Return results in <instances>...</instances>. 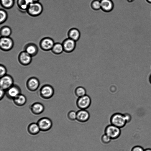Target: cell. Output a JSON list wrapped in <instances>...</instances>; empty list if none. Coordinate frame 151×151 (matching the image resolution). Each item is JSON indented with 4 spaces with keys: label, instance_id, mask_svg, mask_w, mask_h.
<instances>
[{
    "label": "cell",
    "instance_id": "6da1fadb",
    "mask_svg": "<svg viewBox=\"0 0 151 151\" xmlns=\"http://www.w3.org/2000/svg\"><path fill=\"white\" fill-rule=\"evenodd\" d=\"M110 122L111 124L120 128L124 127L127 123L124 114L118 112L111 116Z\"/></svg>",
    "mask_w": 151,
    "mask_h": 151
},
{
    "label": "cell",
    "instance_id": "7a4b0ae2",
    "mask_svg": "<svg viewBox=\"0 0 151 151\" xmlns=\"http://www.w3.org/2000/svg\"><path fill=\"white\" fill-rule=\"evenodd\" d=\"M43 10L42 4L38 2L30 3L26 12L30 16L37 17L40 15Z\"/></svg>",
    "mask_w": 151,
    "mask_h": 151
},
{
    "label": "cell",
    "instance_id": "3957f363",
    "mask_svg": "<svg viewBox=\"0 0 151 151\" xmlns=\"http://www.w3.org/2000/svg\"><path fill=\"white\" fill-rule=\"evenodd\" d=\"M121 128L111 124L106 126L104 129V133L111 139L118 138L121 135Z\"/></svg>",
    "mask_w": 151,
    "mask_h": 151
},
{
    "label": "cell",
    "instance_id": "277c9868",
    "mask_svg": "<svg viewBox=\"0 0 151 151\" xmlns=\"http://www.w3.org/2000/svg\"><path fill=\"white\" fill-rule=\"evenodd\" d=\"M91 102L90 97L86 94L78 98L76 102V104L77 107L80 109H86L90 107Z\"/></svg>",
    "mask_w": 151,
    "mask_h": 151
},
{
    "label": "cell",
    "instance_id": "5b68a950",
    "mask_svg": "<svg viewBox=\"0 0 151 151\" xmlns=\"http://www.w3.org/2000/svg\"><path fill=\"white\" fill-rule=\"evenodd\" d=\"M14 46V42L9 37H1L0 48L2 50L8 51L11 50Z\"/></svg>",
    "mask_w": 151,
    "mask_h": 151
},
{
    "label": "cell",
    "instance_id": "8992f818",
    "mask_svg": "<svg viewBox=\"0 0 151 151\" xmlns=\"http://www.w3.org/2000/svg\"><path fill=\"white\" fill-rule=\"evenodd\" d=\"M37 123L40 131L43 132H46L50 130L52 125V121L47 117H43L40 119Z\"/></svg>",
    "mask_w": 151,
    "mask_h": 151
},
{
    "label": "cell",
    "instance_id": "52a82bcc",
    "mask_svg": "<svg viewBox=\"0 0 151 151\" xmlns=\"http://www.w3.org/2000/svg\"><path fill=\"white\" fill-rule=\"evenodd\" d=\"M54 93L52 87L49 85L42 86L40 91V96L43 99H48L51 98Z\"/></svg>",
    "mask_w": 151,
    "mask_h": 151
},
{
    "label": "cell",
    "instance_id": "ba28073f",
    "mask_svg": "<svg viewBox=\"0 0 151 151\" xmlns=\"http://www.w3.org/2000/svg\"><path fill=\"white\" fill-rule=\"evenodd\" d=\"M0 78L1 88L6 91L14 85L13 79L11 76L6 74Z\"/></svg>",
    "mask_w": 151,
    "mask_h": 151
},
{
    "label": "cell",
    "instance_id": "9c48e42d",
    "mask_svg": "<svg viewBox=\"0 0 151 151\" xmlns=\"http://www.w3.org/2000/svg\"><path fill=\"white\" fill-rule=\"evenodd\" d=\"M55 43L52 38L49 37H45L41 40L39 45L42 50L48 51L51 50Z\"/></svg>",
    "mask_w": 151,
    "mask_h": 151
},
{
    "label": "cell",
    "instance_id": "30bf717a",
    "mask_svg": "<svg viewBox=\"0 0 151 151\" xmlns=\"http://www.w3.org/2000/svg\"><path fill=\"white\" fill-rule=\"evenodd\" d=\"M32 56L24 50L21 52L18 56L19 63L22 65L26 66L31 62Z\"/></svg>",
    "mask_w": 151,
    "mask_h": 151
},
{
    "label": "cell",
    "instance_id": "8fae6325",
    "mask_svg": "<svg viewBox=\"0 0 151 151\" xmlns=\"http://www.w3.org/2000/svg\"><path fill=\"white\" fill-rule=\"evenodd\" d=\"M21 93V90L19 86L13 85L6 91V94L9 99H13Z\"/></svg>",
    "mask_w": 151,
    "mask_h": 151
},
{
    "label": "cell",
    "instance_id": "7c38bea8",
    "mask_svg": "<svg viewBox=\"0 0 151 151\" xmlns=\"http://www.w3.org/2000/svg\"><path fill=\"white\" fill-rule=\"evenodd\" d=\"M62 44L64 49V52L68 53L72 52L74 49L76 45V42L69 38L64 40Z\"/></svg>",
    "mask_w": 151,
    "mask_h": 151
},
{
    "label": "cell",
    "instance_id": "4fadbf2b",
    "mask_svg": "<svg viewBox=\"0 0 151 151\" xmlns=\"http://www.w3.org/2000/svg\"><path fill=\"white\" fill-rule=\"evenodd\" d=\"M40 86V82L38 79L34 77L29 78L27 81L26 86L28 89L31 91H36Z\"/></svg>",
    "mask_w": 151,
    "mask_h": 151
},
{
    "label": "cell",
    "instance_id": "5bb4252c",
    "mask_svg": "<svg viewBox=\"0 0 151 151\" xmlns=\"http://www.w3.org/2000/svg\"><path fill=\"white\" fill-rule=\"evenodd\" d=\"M90 117V114L86 109H80L77 112L76 120L79 122H85L88 121Z\"/></svg>",
    "mask_w": 151,
    "mask_h": 151
},
{
    "label": "cell",
    "instance_id": "9a60e30c",
    "mask_svg": "<svg viewBox=\"0 0 151 151\" xmlns=\"http://www.w3.org/2000/svg\"><path fill=\"white\" fill-rule=\"evenodd\" d=\"M24 50L32 57H33L35 56L38 53V49L35 44L33 43H27L24 46Z\"/></svg>",
    "mask_w": 151,
    "mask_h": 151
},
{
    "label": "cell",
    "instance_id": "2e32d148",
    "mask_svg": "<svg viewBox=\"0 0 151 151\" xmlns=\"http://www.w3.org/2000/svg\"><path fill=\"white\" fill-rule=\"evenodd\" d=\"M44 110V106L42 104L36 102L33 104L31 107L32 112L35 115H39L43 112Z\"/></svg>",
    "mask_w": 151,
    "mask_h": 151
},
{
    "label": "cell",
    "instance_id": "e0dca14e",
    "mask_svg": "<svg viewBox=\"0 0 151 151\" xmlns=\"http://www.w3.org/2000/svg\"><path fill=\"white\" fill-rule=\"evenodd\" d=\"M101 9L106 12L111 11L114 6L113 3L111 0H100Z\"/></svg>",
    "mask_w": 151,
    "mask_h": 151
},
{
    "label": "cell",
    "instance_id": "ac0fdd59",
    "mask_svg": "<svg viewBox=\"0 0 151 151\" xmlns=\"http://www.w3.org/2000/svg\"><path fill=\"white\" fill-rule=\"evenodd\" d=\"M28 133L32 135H36L40 131V128L37 123H32L30 124L27 127Z\"/></svg>",
    "mask_w": 151,
    "mask_h": 151
},
{
    "label": "cell",
    "instance_id": "d6986e66",
    "mask_svg": "<svg viewBox=\"0 0 151 151\" xmlns=\"http://www.w3.org/2000/svg\"><path fill=\"white\" fill-rule=\"evenodd\" d=\"M13 100L14 104L18 106H22L24 105L27 101V99L25 96L21 93Z\"/></svg>",
    "mask_w": 151,
    "mask_h": 151
},
{
    "label": "cell",
    "instance_id": "ffe728a7",
    "mask_svg": "<svg viewBox=\"0 0 151 151\" xmlns=\"http://www.w3.org/2000/svg\"><path fill=\"white\" fill-rule=\"evenodd\" d=\"M51 50L54 54L56 55L62 54L64 51L62 43L60 42L55 43Z\"/></svg>",
    "mask_w": 151,
    "mask_h": 151
},
{
    "label": "cell",
    "instance_id": "44dd1931",
    "mask_svg": "<svg viewBox=\"0 0 151 151\" xmlns=\"http://www.w3.org/2000/svg\"><path fill=\"white\" fill-rule=\"evenodd\" d=\"M69 38H70L76 42L79 38L80 36V33L79 31L76 29L73 28L71 29L68 32Z\"/></svg>",
    "mask_w": 151,
    "mask_h": 151
},
{
    "label": "cell",
    "instance_id": "7402d4cb",
    "mask_svg": "<svg viewBox=\"0 0 151 151\" xmlns=\"http://www.w3.org/2000/svg\"><path fill=\"white\" fill-rule=\"evenodd\" d=\"M29 4V0H17V5L22 11H26Z\"/></svg>",
    "mask_w": 151,
    "mask_h": 151
},
{
    "label": "cell",
    "instance_id": "603a6c76",
    "mask_svg": "<svg viewBox=\"0 0 151 151\" xmlns=\"http://www.w3.org/2000/svg\"><path fill=\"white\" fill-rule=\"evenodd\" d=\"M0 32L1 37H8L11 34L12 30L10 27L5 26L1 28Z\"/></svg>",
    "mask_w": 151,
    "mask_h": 151
},
{
    "label": "cell",
    "instance_id": "cb8c5ba5",
    "mask_svg": "<svg viewBox=\"0 0 151 151\" xmlns=\"http://www.w3.org/2000/svg\"><path fill=\"white\" fill-rule=\"evenodd\" d=\"M0 3L3 7L9 9L13 6L14 1V0H0Z\"/></svg>",
    "mask_w": 151,
    "mask_h": 151
},
{
    "label": "cell",
    "instance_id": "d4e9b609",
    "mask_svg": "<svg viewBox=\"0 0 151 151\" xmlns=\"http://www.w3.org/2000/svg\"><path fill=\"white\" fill-rule=\"evenodd\" d=\"M86 91L85 88L81 86H79L76 88L75 90V93L76 96L80 97L86 94Z\"/></svg>",
    "mask_w": 151,
    "mask_h": 151
},
{
    "label": "cell",
    "instance_id": "484cf974",
    "mask_svg": "<svg viewBox=\"0 0 151 151\" xmlns=\"http://www.w3.org/2000/svg\"><path fill=\"white\" fill-rule=\"evenodd\" d=\"M0 23H3L6 20L8 17V14L6 11L3 9L0 10Z\"/></svg>",
    "mask_w": 151,
    "mask_h": 151
},
{
    "label": "cell",
    "instance_id": "4316f807",
    "mask_svg": "<svg viewBox=\"0 0 151 151\" xmlns=\"http://www.w3.org/2000/svg\"><path fill=\"white\" fill-rule=\"evenodd\" d=\"M91 6L94 9L98 10L101 9L100 1L99 0H94L91 3Z\"/></svg>",
    "mask_w": 151,
    "mask_h": 151
},
{
    "label": "cell",
    "instance_id": "83f0119b",
    "mask_svg": "<svg viewBox=\"0 0 151 151\" xmlns=\"http://www.w3.org/2000/svg\"><path fill=\"white\" fill-rule=\"evenodd\" d=\"M67 116L68 119L71 121L76 120L77 117V112L71 110L68 112Z\"/></svg>",
    "mask_w": 151,
    "mask_h": 151
},
{
    "label": "cell",
    "instance_id": "f1b7e54d",
    "mask_svg": "<svg viewBox=\"0 0 151 151\" xmlns=\"http://www.w3.org/2000/svg\"><path fill=\"white\" fill-rule=\"evenodd\" d=\"M112 139L107 134H104L101 136V140L102 142L104 144H108L109 143Z\"/></svg>",
    "mask_w": 151,
    "mask_h": 151
},
{
    "label": "cell",
    "instance_id": "f546056e",
    "mask_svg": "<svg viewBox=\"0 0 151 151\" xmlns=\"http://www.w3.org/2000/svg\"><path fill=\"white\" fill-rule=\"evenodd\" d=\"M6 69L3 65L1 64L0 66V78L6 75Z\"/></svg>",
    "mask_w": 151,
    "mask_h": 151
},
{
    "label": "cell",
    "instance_id": "4dcf8cb0",
    "mask_svg": "<svg viewBox=\"0 0 151 151\" xmlns=\"http://www.w3.org/2000/svg\"><path fill=\"white\" fill-rule=\"evenodd\" d=\"M144 150L145 149L142 146L136 145L132 148L131 151H144Z\"/></svg>",
    "mask_w": 151,
    "mask_h": 151
},
{
    "label": "cell",
    "instance_id": "1f68e13d",
    "mask_svg": "<svg viewBox=\"0 0 151 151\" xmlns=\"http://www.w3.org/2000/svg\"><path fill=\"white\" fill-rule=\"evenodd\" d=\"M124 115L127 123L130 122L132 118L131 115L128 113H125L124 114Z\"/></svg>",
    "mask_w": 151,
    "mask_h": 151
},
{
    "label": "cell",
    "instance_id": "d6a6232c",
    "mask_svg": "<svg viewBox=\"0 0 151 151\" xmlns=\"http://www.w3.org/2000/svg\"><path fill=\"white\" fill-rule=\"evenodd\" d=\"M0 99L1 100L3 99L5 94H6V91L0 88Z\"/></svg>",
    "mask_w": 151,
    "mask_h": 151
},
{
    "label": "cell",
    "instance_id": "836d02e7",
    "mask_svg": "<svg viewBox=\"0 0 151 151\" xmlns=\"http://www.w3.org/2000/svg\"><path fill=\"white\" fill-rule=\"evenodd\" d=\"M39 0H29L30 4L34 2H38Z\"/></svg>",
    "mask_w": 151,
    "mask_h": 151
},
{
    "label": "cell",
    "instance_id": "e575fe53",
    "mask_svg": "<svg viewBox=\"0 0 151 151\" xmlns=\"http://www.w3.org/2000/svg\"><path fill=\"white\" fill-rule=\"evenodd\" d=\"M144 151H151V148H147L145 149Z\"/></svg>",
    "mask_w": 151,
    "mask_h": 151
},
{
    "label": "cell",
    "instance_id": "d590c367",
    "mask_svg": "<svg viewBox=\"0 0 151 151\" xmlns=\"http://www.w3.org/2000/svg\"><path fill=\"white\" fill-rule=\"evenodd\" d=\"M149 81L150 83L151 84V74L150 75L149 77Z\"/></svg>",
    "mask_w": 151,
    "mask_h": 151
},
{
    "label": "cell",
    "instance_id": "8d00e7d4",
    "mask_svg": "<svg viewBox=\"0 0 151 151\" xmlns=\"http://www.w3.org/2000/svg\"><path fill=\"white\" fill-rule=\"evenodd\" d=\"M146 1L148 3L151 4V0H146Z\"/></svg>",
    "mask_w": 151,
    "mask_h": 151
}]
</instances>
